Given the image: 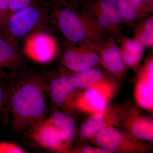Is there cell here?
<instances>
[{
	"instance_id": "cell-1",
	"label": "cell",
	"mask_w": 153,
	"mask_h": 153,
	"mask_svg": "<svg viewBox=\"0 0 153 153\" xmlns=\"http://www.w3.org/2000/svg\"><path fill=\"white\" fill-rule=\"evenodd\" d=\"M46 84L40 74L23 73L13 83L9 115L15 131L32 130L43 121Z\"/></svg>"
},
{
	"instance_id": "cell-2",
	"label": "cell",
	"mask_w": 153,
	"mask_h": 153,
	"mask_svg": "<svg viewBox=\"0 0 153 153\" xmlns=\"http://www.w3.org/2000/svg\"><path fill=\"white\" fill-rule=\"evenodd\" d=\"M50 19L49 10L34 4L9 15L0 27V32L19 45L33 33L44 30Z\"/></svg>"
},
{
	"instance_id": "cell-3",
	"label": "cell",
	"mask_w": 153,
	"mask_h": 153,
	"mask_svg": "<svg viewBox=\"0 0 153 153\" xmlns=\"http://www.w3.org/2000/svg\"><path fill=\"white\" fill-rule=\"evenodd\" d=\"M25 52L33 60L47 63L54 58L56 53L55 40L45 30L31 34L26 39Z\"/></svg>"
},
{
	"instance_id": "cell-4",
	"label": "cell",
	"mask_w": 153,
	"mask_h": 153,
	"mask_svg": "<svg viewBox=\"0 0 153 153\" xmlns=\"http://www.w3.org/2000/svg\"><path fill=\"white\" fill-rule=\"evenodd\" d=\"M22 63L19 45L0 32V74L12 77L21 69Z\"/></svg>"
},
{
	"instance_id": "cell-5",
	"label": "cell",
	"mask_w": 153,
	"mask_h": 153,
	"mask_svg": "<svg viewBox=\"0 0 153 153\" xmlns=\"http://www.w3.org/2000/svg\"><path fill=\"white\" fill-rule=\"evenodd\" d=\"M57 19L59 29L65 38L71 43L77 44L85 38V28L76 13L69 9L54 11L50 14Z\"/></svg>"
},
{
	"instance_id": "cell-6",
	"label": "cell",
	"mask_w": 153,
	"mask_h": 153,
	"mask_svg": "<svg viewBox=\"0 0 153 153\" xmlns=\"http://www.w3.org/2000/svg\"><path fill=\"white\" fill-rule=\"evenodd\" d=\"M33 137L43 147L51 149H62L65 142L62 138L60 130L51 118L32 129Z\"/></svg>"
},
{
	"instance_id": "cell-7",
	"label": "cell",
	"mask_w": 153,
	"mask_h": 153,
	"mask_svg": "<svg viewBox=\"0 0 153 153\" xmlns=\"http://www.w3.org/2000/svg\"><path fill=\"white\" fill-rule=\"evenodd\" d=\"M63 61L68 69L80 72L93 68L98 63V59L93 53H82L71 49L64 53Z\"/></svg>"
},
{
	"instance_id": "cell-8",
	"label": "cell",
	"mask_w": 153,
	"mask_h": 153,
	"mask_svg": "<svg viewBox=\"0 0 153 153\" xmlns=\"http://www.w3.org/2000/svg\"><path fill=\"white\" fill-rule=\"evenodd\" d=\"M12 77L0 74V123L8 120L13 81Z\"/></svg>"
},
{
	"instance_id": "cell-9",
	"label": "cell",
	"mask_w": 153,
	"mask_h": 153,
	"mask_svg": "<svg viewBox=\"0 0 153 153\" xmlns=\"http://www.w3.org/2000/svg\"><path fill=\"white\" fill-rule=\"evenodd\" d=\"M122 140V135L111 127L100 131L96 137L99 146L109 152L116 151Z\"/></svg>"
},
{
	"instance_id": "cell-10",
	"label": "cell",
	"mask_w": 153,
	"mask_h": 153,
	"mask_svg": "<svg viewBox=\"0 0 153 153\" xmlns=\"http://www.w3.org/2000/svg\"><path fill=\"white\" fill-rule=\"evenodd\" d=\"M51 119L60 130L64 141L66 143L71 142L75 134V125L73 120L61 112L55 113Z\"/></svg>"
},
{
	"instance_id": "cell-11",
	"label": "cell",
	"mask_w": 153,
	"mask_h": 153,
	"mask_svg": "<svg viewBox=\"0 0 153 153\" xmlns=\"http://www.w3.org/2000/svg\"><path fill=\"white\" fill-rule=\"evenodd\" d=\"M76 73L69 78L74 87L80 88L87 87L98 82L103 77L101 71L93 68Z\"/></svg>"
},
{
	"instance_id": "cell-12",
	"label": "cell",
	"mask_w": 153,
	"mask_h": 153,
	"mask_svg": "<svg viewBox=\"0 0 153 153\" xmlns=\"http://www.w3.org/2000/svg\"><path fill=\"white\" fill-rule=\"evenodd\" d=\"M102 60L106 68L113 73H119L124 69L122 57L117 47H112L105 51Z\"/></svg>"
},
{
	"instance_id": "cell-13",
	"label": "cell",
	"mask_w": 153,
	"mask_h": 153,
	"mask_svg": "<svg viewBox=\"0 0 153 153\" xmlns=\"http://www.w3.org/2000/svg\"><path fill=\"white\" fill-rule=\"evenodd\" d=\"M143 52V47L140 42L136 40H129L125 44L123 58L129 66H134L138 63Z\"/></svg>"
},
{
	"instance_id": "cell-14",
	"label": "cell",
	"mask_w": 153,
	"mask_h": 153,
	"mask_svg": "<svg viewBox=\"0 0 153 153\" xmlns=\"http://www.w3.org/2000/svg\"><path fill=\"white\" fill-rule=\"evenodd\" d=\"M105 124L103 115L98 114L88 118L82 125L80 134L84 138H88L104 128Z\"/></svg>"
},
{
	"instance_id": "cell-15",
	"label": "cell",
	"mask_w": 153,
	"mask_h": 153,
	"mask_svg": "<svg viewBox=\"0 0 153 153\" xmlns=\"http://www.w3.org/2000/svg\"><path fill=\"white\" fill-rule=\"evenodd\" d=\"M101 6L102 13L106 15L111 23L119 24L122 21L118 0H102Z\"/></svg>"
},
{
	"instance_id": "cell-16",
	"label": "cell",
	"mask_w": 153,
	"mask_h": 153,
	"mask_svg": "<svg viewBox=\"0 0 153 153\" xmlns=\"http://www.w3.org/2000/svg\"><path fill=\"white\" fill-rule=\"evenodd\" d=\"M153 125L152 121L144 120L137 122L133 126L132 131L134 135L140 139L153 141Z\"/></svg>"
},
{
	"instance_id": "cell-17",
	"label": "cell",
	"mask_w": 153,
	"mask_h": 153,
	"mask_svg": "<svg viewBox=\"0 0 153 153\" xmlns=\"http://www.w3.org/2000/svg\"><path fill=\"white\" fill-rule=\"evenodd\" d=\"M51 98L55 104H63L66 101L69 93L60 82L59 78L52 80L50 84Z\"/></svg>"
},
{
	"instance_id": "cell-18",
	"label": "cell",
	"mask_w": 153,
	"mask_h": 153,
	"mask_svg": "<svg viewBox=\"0 0 153 153\" xmlns=\"http://www.w3.org/2000/svg\"><path fill=\"white\" fill-rule=\"evenodd\" d=\"M153 88L146 84L139 85L137 97L139 103L142 107L151 109L153 106Z\"/></svg>"
},
{
	"instance_id": "cell-19",
	"label": "cell",
	"mask_w": 153,
	"mask_h": 153,
	"mask_svg": "<svg viewBox=\"0 0 153 153\" xmlns=\"http://www.w3.org/2000/svg\"><path fill=\"white\" fill-rule=\"evenodd\" d=\"M119 6L122 16L127 21L135 19L137 14V8L130 0H118Z\"/></svg>"
},
{
	"instance_id": "cell-20",
	"label": "cell",
	"mask_w": 153,
	"mask_h": 153,
	"mask_svg": "<svg viewBox=\"0 0 153 153\" xmlns=\"http://www.w3.org/2000/svg\"><path fill=\"white\" fill-rule=\"evenodd\" d=\"M33 0H10L9 3V15L32 5Z\"/></svg>"
},
{
	"instance_id": "cell-21",
	"label": "cell",
	"mask_w": 153,
	"mask_h": 153,
	"mask_svg": "<svg viewBox=\"0 0 153 153\" xmlns=\"http://www.w3.org/2000/svg\"><path fill=\"white\" fill-rule=\"evenodd\" d=\"M87 94L89 101L95 108L98 110L104 109V102L97 91L93 89H89L88 91Z\"/></svg>"
},
{
	"instance_id": "cell-22",
	"label": "cell",
	"mask_w": 153,
	"mask_h": 153,
	"mask_svg": "<svg viewBox=\"0 0 153 153\" xmlns=\"http://www.w3.org/2000/svg\"><path fill=\"white\" fill-rule=\"evenodd\" d=\"M25 151L18 145L13 143H3L0 144V153H21Z\"/></svg>"
},
{
	"instance_id": "cell-23",
	"label": "cell",
	"mask_w": 153,
	"mask_h": 153,
	"mask_svg": "<svg viewBox=\"0 0 153 153\" xmlns=\"http://www.w3.org/2000/svg\"><path fill=\"white\" fill-rule=\"evenodd\" d=\"M9 1L10 0H0V27L2 26L9 16Z\"/></svg>"
},
{
	"instance_id": "cell-24",
	"label": "cell",
	"mask_w": 153,
	"mask_h": 153,
	"mask_svg": "<svg viewBox=\"0 0 153 153\" xmlns=\"http://www.w3.org/2000/svg\"><path fill=\"white\" fill-rule=\"evenodd\" d=\"M153 30L146 29L141 33L140 37V43L146 46H152L153 44Z\"/></svg>"
},
{
	"instance_id": "cell-25",
	"label": "cell",
	"mask_w": 153,
	"mask_h": 153,
	"mask_svg": "<svg viewBox=\"0 0 153 153\" xmlns=\"http://www.w3.org/2000/svg\"><path fill=\"white\" fill-rule=\"evenodd\" d=\"M110 152L103 149L88 146L83 149L82 153H109Z\"/></svg>"
},
{
	"instance_id": "cell-26",
	"label": "cell",
	"mask_w": 153,
	"mask_h": 153,
	"mask_svg": "<svg viewBox=\"0 0 153 153\" xmlns=\"http://www.w3.org/2000/svg\"><path fill=\"white\" fill-rule=\"evenodd\" d=\"M99 24L102 27H106L111 23L110 21L106 15L102 13L98 17Z\"/></svg>"
},
{
	"instance_id": "cell-27",
	"label": "cell",
	"mask_w": 153,
	"mask_h": 153,
	"mask_svg": "<svg viewBox=\"0 0 153 153\" xmlns=\"http://www.w3.org/2000/svg\"><path fill=\"white\" fill-rule=\"evenodd\" d=\"M153 63L149 64L148 67V80H149V85L152 88L153 87Z\"/></svg>"
},
{
	"instance_id": "cell-28",
	"label": "cell",
	"mask_w": 153,
	"mask_h": 153,
	"mask_svg": "<svg viewBox=\"0 0 153 153\" xmlns=\"http://www.w3.org/2000/svg\"><path fill=\"white\" fill-rule=\"evenodd\" d=\"M146 29L153 30V19L152 18L148 19L146 24Z\"/></svg>"
},
{
	"instance_id": "cell-29",
	"label": "cell",
	"mask_w": 153,
	"mask_h": 153,
	"mask_svg": "<svg viewBox=\"0 0 153 153\" xmlns=\"http://www.w3.org/2000/svg\"><path fill=\"white\" fill-rule=\"evenodd\" d=\"M130 1L137 8L141 5L143 1L142 0H130Z\"/></svg>"
},
{
	"instance_id": "cell-30",
	"label": "cell",
	"mask_w": 153,
	"mask_h": 153,
	"mask_svg": "<svg viewBox=\"0 0 153 153\" xmlns=\"http://www.w3.org/2000/svg\"><path fill=\"white\" fill-rule=\"evenodd\" d=\"M143 1H149L150 0H142Z\"/></svg>"
}]
</instances>
